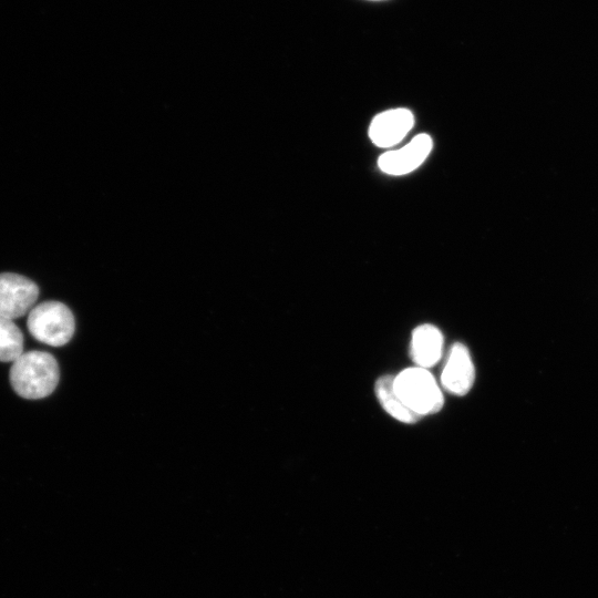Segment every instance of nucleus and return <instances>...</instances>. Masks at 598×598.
Returning <instances> with one entry per match:
<instances>
[{"instance_id": "10", "label": "nucleus", "mask_w": 598, "mask_h": 598, "mask_svg": "<svg viewBox=\"0 0 598 598\" xmlns=\"http://www.w3.org/2000/svg\"><path fill=\"white\" fill-rule=\"evenodd\" d=\"M23 353V334L13 320L0 316V361L17 360Z\"/></svg>"}, {"instance_id": "8", "label": "nucleus", "mask_w": 598, "mask_h": 598, "mask_svg": "<svg viewBox=\"0 0 598 598\" xmlns=\"http://www.w3.org/2000/svg\"><path fill=\"white\" fill-rule=\"evenodd\" d=\"M443 341V334L435 326L425 323L416 327L410 343V357L416 367L427 369L436 364L442 355Z\"/></svg>"}, {"instance_id": "2", "label": "nucleus", "mask_w": 598, "mask_h": 598, "mask_svg": "<svg viewBox=\"0 0 598 598\" xmlns=\"http://www.w3.org/2000/svg\"><path fill=\"white\" fill-rule=\"evenodd\" d=\"M393 386L403 403L420 416L436 413L444 404L442 391L427 369L401 371L394 377Z\"/></svg>"}, {"instance_id": "5", "label": "nucleus", "mask_w": 598, "mask_h": 598, "mask_svg": "<svg viewBox=\"0 0 598 598\" xmlns=\"http://www.w3.org/2000/svg\"><path fill=\"white\" fill-rule=\"evenodd\" d=\"M432 147L431 136L419 134L402 148L382 154L378 161L379 167L390 175L411 173L425 161Z\"/></svg>"}, {"instance_id": "4", "label": "nucleus", "mask_w": 598, "mask_h": 598, "mask_svg": "<svg viewBox=\"0 0 598 598\" xmlns=\"http://www.w3.org/2000/svg\"><path fill=\"white\" fill-rule=\"evenodd\" d=\"M39 297V287L29 278L13 274H0V316L11 320L31 311Z\"/></svg>"}, {"instance_id": "6", "label": "nucleus", "mask_w": 598, "mask_h": 598, "mask_svg": "<svg viewBox=\"0 0 598 598\" xmlns=\"http://www.w3.org/2000/svg\"><path fill=\"white\" fill-rule=\"evenodd\" d=\"M475 380V368L467 347L455 342L448 353L441 374V383L445 390L455 395H465Z\"/></svg>"}, {"instance_id": "1", "label": "nucleus", "mask_w": 598, "mask_h": 598, "mask_svg": "<svg viewBox=\"0 0 598 598\" xmlns=\"http://www.w3.org/2000/svg\"><path fill=\"white\" fill-rule=\"evenodd\" d=\"M59 377V365L54 357L39 350L23 352L10 369L12 389L29 400L51 394L58 385Z\"/></svg>"}, {"instance_id": "9", "label": "nucleus", "mask_w": 598, "mask_h": 598, "mask_svg": "<svg viewBox=\"0 0 598 598\" xmlns=\"http://www.w3.org/2000/svg\"><path fill=\"white\" fill-rule=\"evenodd\" d=\"M394 375H382L375 382V394L388 414L406 424L415 423L421 416L409 409L396 394Z\"/></svg>"}, {"instance_id": "3", "label": "nucleus", "mask_w": 598, "mask_h": 598, "mask_svg": "<svg viewBox=\"0 0 598 598\" xmlns=\"http://www.w3.org/2000/svg\"><path fill=\"white\" fill-rule=\"evenodd\" d=\"M27 324L34 339L52 347L66 344L75 330L72 311L59 301L34 306L29 312Z\"/></svg>"}, {"instance_id": "11", "label": "nucleus", "mask_w": 598, "mask_h": 598, "mask_svg": "<svg viewBox=\"0 0 598 598\" xmlns=\"http://www.w3.org/2000/svg\"><path fill=\"white\" fill-rule=\"evenodd\" d=\"M371 1H382V0H371Z\"/></svg>"}, {"instance_id": "7", "label": "nucleus", "mask_w": 598, "mask_h": 598, "mask_svg": "<svg viewBox=\"0 0 598 598\" xmlns=\"http://www.w3.org/2000/svg\"><path fill=\"white\" fill-rule=\"evenodd\" d=\"M414 124V116L408 109L384 111L371 122L369 136L379 147H390L400 143Z\"/></svg>"}]
</instances>
